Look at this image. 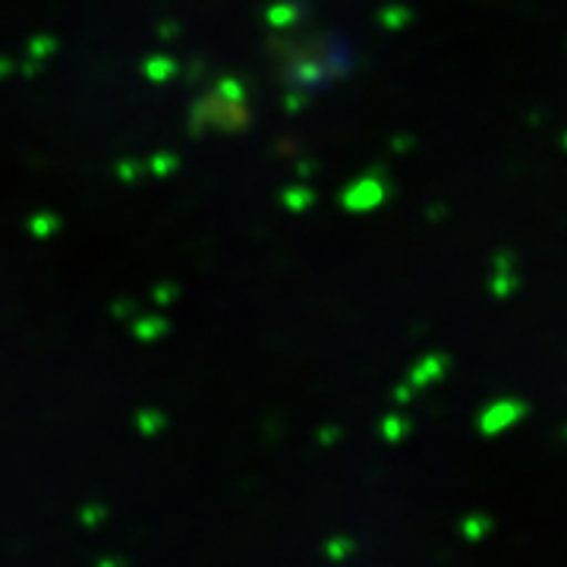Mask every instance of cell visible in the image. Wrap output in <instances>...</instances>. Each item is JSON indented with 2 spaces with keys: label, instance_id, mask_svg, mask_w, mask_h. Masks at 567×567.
Masks as SVG:
<instances>
[{
  "label": "cell",
  "instance_id": "cell-20",
  "mask_svg": "<svg viewBox=\"0 0 567 567\" xmlns=\"http://www.w3.org/2000/svg\"><path fill=\"white\" fill-rule=\"evenodd\" d=\"M561 145H565V148H567V133H565V136H561Z\"/></svg>",
  "mask_w": 567,
  "mask_h": 567
},
{
  "label": "cell",
  "instance_id": "cell-19",
  "mask_svg": "<svg viewBox=\"0 0 567 567\" xmlns=\"http://www.w3.org/2000/svg\"><path fill=\"white\" fill-rule=\"evenodd\" d=\"M432 221H439V218H445V208H432V215H429Z\"/></svg>",
  "mask_w": 567,
  "mask_h": 567
},
{
  "label": "cell",
  "instance_id": "cell-17",
  "mask_svg": "<svg viewBox=\"0 0 567 567\" xmlns=\"http://www.w3.org/2000/svg\"><path fill=\"white\" fill-rule=\"evenodd\" d=\"M312 171H316V164H312V162H300V164H297V174H300V177H309Z\"/></svg>",
  "mask_w": 567,
  "mask_h": 567
},
{
  "label": "cell",
  "instance_id": "cell-9",
  "mask_svg": "<svg viewBox=\"0 0 567 567\" xmlns=\"http://www.w3.org/2000/svg\"><path fill=\"white\" fill-rule=\"evenodd\" d=\"M379 22H382L385 29H391V32H398V29H404V25L413 22V13H410L406 7H385V10L379 13Z\"/></svg>",
  "mask_w": 567,
  "mask_h": 567
},
{
  "label": "cell",
  "instance_id": "cell-14",
  "mask_svg": "<svg viewBox=\"0 0 567 567\" xmlns=\"http://www.w3.org/2000/svg\"><path fill=\"white\" fill-rule=\"evenodd\" d=\"M341 435H344V432H341V425H328V429H322V432L316 435V442L328 447V445H334V442H338Z\"/></svg>",
  "mask_w": 567,
  "mask_h": 567
},
{
  "label": "cell",
  "instance_id": "cell-10",
  "mask_svg": "<svg viewBox=\"0 0 567 567\" xmlns=\"http://www.w3.org/2000/svg\"><path fill=\"white\" fill-rule=\"evenodd\" d=\"M520 287V278L517 275H511V271H498L492 281H488V290H492V297H498V300H505L511 297L514 290Z\"/></svg>",
  "mask_w": 567,
  "mask_h": 567
},
{
  "label": "cell",
  "instance_id": "cell-7",
  "mask_svg": "<svg viewBox=\"0 0 567 567\" xmlns=\"http://www.w3.org/2000/svg\"><path fill=\"white\" fill-rule=\"evenodd\" d=\"M379 432H382V439H385V442L398 445V442H404L406 435L413 432V423H410L406 416H398V413H391V416H385V420H382Z\"/></svg>",
  "mask_w": 567,
  "mask_h": 567
},
{
  "label": "cell",
  "instance_id": "cell-13",
  "mask_svg": "<svg viewBox=\"0 0 567 567\" xmlns=\"http://www.w3.org/2000/svg\"><path fill=\"white\" fill-rule=\"evenodd\" d=\"M306 104V89H290L287 95H284V111L287 114H300Z\"/></svg>",
  "mask_w": 567,
  "mask_h": 567
},
{
  "label": "cell",
  "instance_id": "cell-3",
  "mask_svg": "<svg viewBox=\"0 0 567 567\" xmlns=\"http://www.w3.org/2000/svg\"><path fill=\"white\" fill-rule=\"evenodd\" d=\"M527 413L529 406L524 404V401L502 398V401H495V404L483 410V416H480V432H483V435H498V432H505L507 425L520 423Z\"/></svg>",
  "mask_w": 567,
  "mask_h": 567
},
{
  "label": "cell",
  "instance_id": "cell-4",
  "mask_svg": "<svg viewBox=\"0 0 567 567\" xmlns=\"http://www.w3.org/2000/svg\"><path fill=\"white\" fill-rule=\"evenodd\" d=\"M447 372V357L442 353H429L423 357L420 363L413 365V372H410V385L416 388V391H423V388L435 385L439 379H445Z\"/></svg>",
  "mask_w": 567,
  "mask_h": 567
},
{
  "label": "cell",
  "instance_id": "cell-5",
  "mask_svg": "<svg viewBox=\"0 0 567 567\" xmlns=\"http://www.w3.org/2000/svg\"><path fill=\"white\" fill-rule=\"evenodd\" d=\"M297 20H300V3H293V0L271 3V7L265 10V22L275 25V29H287V25H293Z\"/></svg>",
  "mask_w": 567,
  "mask_h": 567
},
{
  "label": "cell",
  "instance_id": "cell-21",
  "mask_svg": "<svg viewBox=\"0 0 567 567\" xmlns=\"http://www.w3.org/2000/svg\"><path fill=\"white\" fill-rule=\"evenodd\" d=\"M565 439H567V429H565Z\"/></svg>",
  "mask_w": 567,
  "mask_h": 567
},
{
  "label": "cell",
  "instance_id": "cell-8",
  "mask_svg": "<svg viewBox=\"0 0 567 567\" xmlns=\"http://www.w3.org/2000/svg\"><path fill=\"white\" fill-rule=\"evenodd\" d=\"M461 533H464L466 543H483L488 533H492V517H486V514H470L464 524H461Z\"/></svg>",
  "mask_w": 567,
  "mask_h": 567
},
{
  "label": "cell",
  "instance_id": "cell-11",
  "mask_svg": "<svg viewBox=\"0 0 567 567\" xmlns=\"http://www.w3.org/2000/svg\"><path fill=\"white\" fill-rule=\"evenodd\" d=\"M353 548H357L353 539H331V543L324 546V555H328L331 561H344V558L353 555Z\"/></svg>",
  "mask_w": 567,
  "mask_h": 567
},
{
  "label": "cell",
  "instance_id": "cell-6",
  "mask_svg": "<svg viewBox=\"0 0 567 567\" xmlns=\"http://www.w3.org/2000/svg\"><path fill=\"white\" fill-rule=\"evenodd\" d=\"M281 203L284 208H290L293 215H300V212L316 205V189H309V186H287L281 193Z\"/></svg>",
  "mask_w": 567,
  "mask_h": 567
},
{
  "label": "cell",
  "instance_id": "cell-15",
  "mask_svg": "<svg viewBox=\"0 0 567 567\" xmlns=\"http://www.w3.org/2000/svg\"><path fill=\"white\" fill-rule=\"evenodd\" d=\"M413 391H416V388L406 382V385L394 388V394H391V398H394L398 404H410V401H413Z\"/></svg>",
  "mask_w": 567,
  "mask_h": 567
},
{
  "label": "cell",
  "instance_id": "cell-2",
  "mask_svg": "<svg viewBox=\"0 0 567 567\" xmlns=\"http://www.w3.org/2000/svg\"><path fill=\"white\" fill-rule=\"evenodd\" d=\"M385 196L388 186L379 181V174H365V177L347 186L344 196H341V205H344L347 212H372V208H379V205L385 203Z\"/></svg>",
  "mask_w": 567,
  "mask_h": 567
},
{
  "label": "cell",
  "instance_id": "cell-1",
  "mask_svg": "<svg viewBox=\"0 0 567 567\" xmlns=\"http://www.w3.org/2000/svg\"><path fill=\"white\" fill-rule=\"evenodd\" d=\"M271 54L281 61V73L287 89H322L324 82L338 80L350 70V58L344 54V41L316 39L306 41H271Z\"/></svg>",
  "mask_w": 567,
  "mask_h": 567
},
{
  "label": "cell",
  "instance_id": "cell-18",
  "mask_svg": "<svg viewBox=\"0 0 567 567\" xmlns=\"http://www.w3.org/2000/svg\"><path fill=\"white\" fill-rule=\"evenodd\" d=\"M410 145H413V140H410V136H401V140L394 142V148H398V152H404V148H410Z\"/></svg>",
  "mask_w": 567,
  "mask_h": 567
},
{
  "label": "cell",
  "instance_id": "cell-16",
  "mask_svg": "<svg viewBox=\"0 0 567 567\" xmlns=\"http://www.w3.org/2000/svg\"><path fill=\"white\" fill-rule=\"evenodd\" d=\"M514 262H517V256H514V252H498V256H495V268H498V271H511V268H514Z\"/></svg>",
  "mask_w": 567,
  "mask_h": 567
},
{
  "label": "cell",
  "instance_id": "cell-12",
  "mask_svg": "<svg viewBox=\"0 0 567 567\" xmlns=\"http://www.w3.org/2000/svg\"><path fill=\"white\" fill-rule=\"evenodd\" d=\"M218 95L227 99V102H244V82L237 80H221L218 82Z\"/></svg>",
  "mask_w": 567,
  "mask_h": 567
}]
</instances>
